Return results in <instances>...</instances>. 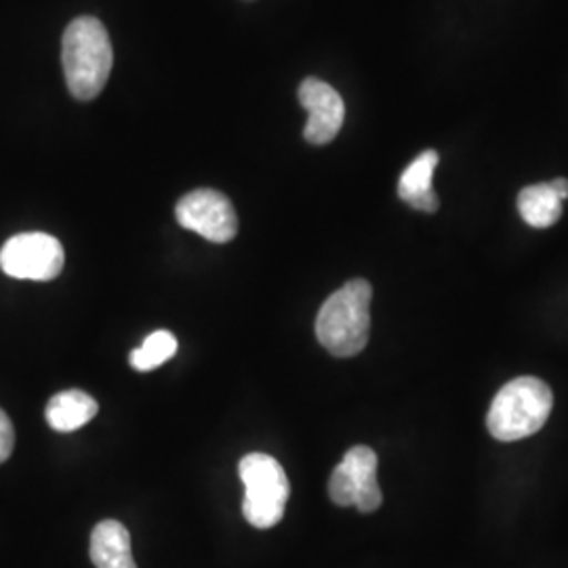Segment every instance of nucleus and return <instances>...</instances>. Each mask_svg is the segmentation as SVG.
Instances as JSON below:
<instances>
[{
    "instance_id": "nucleus-1",
    "label": "nucleus",
    "mask_w": 568,
    "mask_h": 568,
    "mask_svg": "<svg viewBox=\"0 0 568 568\" xmlns=\"http://www.w3.org/2000/svg\"><path fill=\"white\" fill-rule=\"evenodd\" d=\"M61 63L68 89L77 100L91 102L102 93L114 63L112 42L102 21L82 16L65 28Z\"/></svg>"
},
{
    "instance_id": "nucleus-2",
    "label": "nucleus",
    "mask_w": 568,
    "mask_h": 568,
    "mask_svg": "<svg viewBox=\"0 0 568 568\" xmlns=\"http://www.w3.org/2000/svg\"><path fill=\"white\" fill-rule=\"evenodd\" d=\"M373 286L363 278L345 283L326 300L316 318V337L337 358H352L368 344Z\"/></svg>"
},
{
    "instance_id": "nucleus-3",
    "label": "nucleus",
    "mask_w": 568,
    "mask_h": 568,
    "mask_svg": "<svg viewBox=\"0 0 568 568\" xmlns=\"http://www.w3.org/2000/svg\"><path fill=\"white\" fill-rule=\"evenodd\" d=\"M554 394L546 382L530 375L518 377L497 392L488 410V432L501 443L528 438L546 426Z\"/></svg>"
},
{
    "instance_id": "nucleus-4",
    "label": "nucleus",
    "mask_w": 568,
    "mask_h": 568,
    "mask_svg": "<svg viewBox=\"0 0 568 568\" xmlns=\"http://www.w3.org/2000/svg\"><path fill=\"white\" fill-rule=\"evenodd\" d=\"M244 485L243 516L251 527L272 528L283 520L291 485L284 467L265 453H251L241 459Z\"/></svg>"
},
{
    "instance_id": "nucleus-5",
    "label": "nucleus",
    "mask_w": 568,
    "mask_h": 568,
    "mask_svg": "<svg viewBox=\"0 0 568 568\" xmlns=\"http://www.w3.org/2000/svg\"><path fill=\"white\" fill-rule=\"evenodd\" d=\"M328 497L342 508L356 506L363 514L382 508L384 495L377 483V455L373 448L361 445L345 453L342 464L331 474Z\"/></svg>"
},
{
    "instance_id": "nucleus-6",
    "label": "nucleus",
    "mask_w": 568,
    "mask_h": 568,
    "mask_svg": "<svg viewBox=\"0 0 568 568\" xmlns=\"http://www.w3.org/2000/svg\"><path fill=\"white\" fill-rule=\"evenodd\" d=\"M63 262L65 255L60 241L42 232L18 234L0 248L2 272L20 281H53L60 276Z\"/></svg>"
},
{
    "instance_id": "nucleus-7",
    "label": "nucleus",
    "mask_w": 568,
    "mask_h": 568,
    "mask_svg": "<svg viewBox=\"0 0 568 568\" xmlns=\"http://www.w3.org/2000/svg\"><path fill=\"white\" fill-rule=\"evenodd\" d=\"M175 217L185 230L211 243H230L239 234V215L217 190H194L175 204Z\"/></svg>"
},
{
    "instance_id": "nucleus-8",
    "label": "nucleus",
    "mask_w": 568,
    "mask_h": 568,
    "mask_svg": "<svg viewBox=\"0 0 568 568\" xmlns=\"http://www.w3.org/2000/svg\"><path fill=\"white\" fill-rule=\"evenodd\" d=\"M300 103L307 112L305 142L312 145L331 143L342 131L345 121V105L342 95L321 79H305L300 87Z\"/></svg>"
},
{
    "instance_id": "nucleus-9",
    "label": "nucleus",
    "mask_w": 568,
    "mask_h": 568,
    "mask_svg": "<svg viewBox=\"0 0 568 568\" xmlns=\"http://www.w3.org/2000/svg\"><path fill=\"white\" fill-rule=\"evenodd\" d=\"M438 166V152L426 150L419 154L413 163L408 164L405 173L398 180V196L408 206L424 211V213H436L440 201L432 187L434 171Z\"/></svg>"
},
{
    "instance_id": "nucleus-10",
    "label": "nucleus",
    "mask_w": 568,
    "mask_h": 568,
    "mask_svg": "<svg viewBox=\"0 0 568 568\" xmlns=\"http://www.w3.org/2000/svg\"><path fill=\"white\" fill-rule=\"evenodd\" d=\"M91 560L98 568H138L126 527L119 520H103L93 528Z\"/></svg>"
},
{
    "instance_id": "nucleus-11",
    "label": "nucleus",
    "mask_w": 568,
    "mask_h": 568,
    "mask_svg": "<svg viewBox=\"0 0 568 568\" xmlns=\"http://www.w3.org/2000/svg\"><path fill=\"white\" fill-rule=\"evenodd\" d=\"M98 403L82 389H65L55 394L44 408L47 424L55 432L68 434L87 426L98 415Z\"/></svg>"
},
{
    "instance_id": "nucleus-12",
    "label": "nucleus",
    "mask_w": 568,
    "mask_h": 568,
    "mask_svg": "<svg viewBox=\"0 0 568 568\" xmlns=\"http://www.w3.org/2000/svg\"><path fill=\"white\" fill-rule=\"evenodd\" d=\"M518 211L532 227H551L562 215V201L554 192L551 183L528 185L518 194Z\"/></svg>"
},
{
    "instance_id": "nucleus-13",
    "label": "nucleus",
    "mask_w": 568,
    "mask_h": 568,
    "mask_svg": "<svg viewBox=\"0 0 568 568\" xmlns=\"http://www.w3.org/2000/svg\"><path fill=\"white\" fill-rule=\"evenodd\" d=\"M178 352V339L173 333L169 331H156L152 335L145 337L140 347H135L129 356V363L135 371L148 373L156 366L164 365L166 361H171Z\"/></svg>"
},
{
    "instance_id": "nucleus-14",
    "label": "nucleus",
    "mask_w": 568,
    "mask_h": 568,
    "mask_svg": "<svg viewBox=\"0 0 568 568\" xmlns=\"http://www.w3.org/2000/svg\"><path fill=\"white\" fill-rule=\"evenodd\" d=\"M16 447V429L9 415L0 408V464H4Z\"/></svg>"
},
{
    "instance_id": "nucleus-15",
    "label": "nucleus",
    "mask_w": 568,
    "mask_h": 568,
    "mask_svg": "<svg viewBox=\"0 0 568 568\" xmlns=\"http://www.w3.org/2000/svg\"><path fill=\"white\" fill-rule=\"evenodd\" d=\"M551 183V187H554V192L558 194V199L560 201H567L568 199V180L565 178H560V180H554Z\"/></svg>"
}]
</instances>
